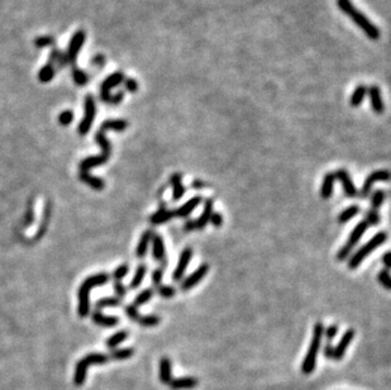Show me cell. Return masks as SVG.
Masks as SVG:
<instances>
[{
  "label": "cell",
  "instance_id": "cell-25",
  "mask_svg": "<svg viewBox=\"0 0 391 390\" xmlns=\"http://www.w3.org/2000/svg\"><path fill=\"white\" fill-rule=\"evenodd\" d=\"M79 179L81 180L82 182H85V184L89 185L91 189L97 190V191L103 190L105 186L104 180L100 179V177H97V176H92V175H90L89 172H80Z\"/></svg>",
  "mask_w": 391,
  "mask_h": 390
},
{
  "label": "cell",
  "instance_id": "cell-20",
  "mask_svg": "<svg viewBox=\"0 0 391 390\" xmlns=\"http://www.w3.org/2000/svg\"><path fill=\"white\" fill-rule=\"evenodd\" d=\"M160 380L165 385H170L172 380V362L168 357H162L160 361Z\"/></svg>",
  "mask_w": 391,
  "mask_h": 390
},
{
  "label": "cell",
  "instance_id": "cell-8",
  "mask_svg": "<svg viewBox=\"0 0 391 390\" xmlns=\"http://www.w3.org/2000/svg\"><path fill=\"white\" fill-rule=\"evenodd\" d=\"M84 108V118L80 122L79 128H77V132H79L80 136H85L90 132L92 122L95 119V114H96V103H95V99L91 94H87L86 98H85Z\"/></svg>",
  "mask_w": 391,
  "mask_h": 390
},
{
  "label": "cell",
  "instance_id": "cell-45",
  "mask_svg": "<svg viewBox=\"0 0 391 390\" xmlns=\"http://www.w3.org/2000/svg\"><path fill=\"white\" fill-rule=\"evenodd\" d=\"M124 312H126V314L128 316V318H131L132 321L134 322L138 321V318L141 317L138 309H137V307H134L133 304H128V306L124 307Z\"/></svg>",
  "mask_w": 391,
  "mask_h": 390
},
{
  "label": "cell",
  "instance_id": "cell-10",
  "mask_svg": "<svg viewBox=\"0 0 391 390\" xmlns=\"http://www.w3.org/2000/svg\"><path fill=\"white\" fill-rule=\"evenodd\" d=\"M124 81V74L122 71H117L114 74H112L111 76L107 77V79L103 81L102 86H100V99L104 103H109L111 102V90L114 89L116 86H118L119 84Z\"/></svg>",
  "mask_w": 391,
  "mask_h": 390
},
{
  "label": "cell",
  "instance_id": "cell-41",
  "mask_svg": "<svg viewBox=\"0 0 391 390\" xmlns=\"http://www.w3.org/2000/svg\"><path fill=\"white\" fill-rule=\"evenodd\" d=\"M173 186V190H172V201L173 202H177L180 201V199L182 198L185 195V191H186V189H185V186L182 185V182H177V184L172 185Z\"/></svg>",
  "mask_w": 391,
  "mask_h": 390
},
{
  "label": "cell",
  "instance_id": "cell-39",
  "mask_svg": "<svg viewBox=\"0 0 391 390\" xmlns=\"http://www.w3.org/2000/svg\"><path fill=\"white\" fill-rule=\"evenodd\" d=\"M128 272H129V266L128 265L123 264L114 270L113 274H112V277L114 279V281H122V280H123L124 277L127 276V274H128Z\"/></svg>",
  "mask_w": 391,
  "mask_h": 390
},
{
  "label": "cell",
  "instance_id": "cell-4",
  "mask_svg": "<svg viewBox=\"0 0 391 390\" xmlns=\"http://www.w3.org/2000/svg\"><path fill=\"white\" fill-rule=\"evenodd\" d=\"M323 333H324V326L322 322L315 323L314 330H313V338L310 341L309 348L307 351V355L304 357V361L302 364V371L303 374L310 375L315 369L317 365V357L318 352L321 350L322 341H323Z\"/></svg>",
  "mask_w": 391,
  "mask_h": 390
},
{
  "label": "cell",
  "instance_id": "cell-9",
  "mask_svg": "<svg viewBox=\"0 0 391 390\" xmlns=\"http://www.w3.org/2000/svg\"><path fill=\"white\" fill-rule=\"evenodd\" d=\"M85 40H86V33H85L84 29H79L74 33L72 38L70 41V45H68L67 51L65 52V58L67 65H75L77 60V56H79L80 50L84 46Z\"/></svg>",
  "mask_w": 391,
  "mask_h": 390
},
{
  "label": "cell",
  "instance_id": "cell-16",
  "mask_svg": "<svg viewBox=\"0 0 391 390\" xmlns=\"http://www.w3.org/2000/svg\"><path fill=\"white\" fill-rule=\"evenodd\" d=\"M202 202H203L202 197H200V195H195V197H192L191 199H189L186 203L182 204L181 207H179V208L176 209L175 217H179V218H186V217H189L190 214H191L192 212L199 207V204L202 203Z\"/></svg>",
  "mask_w": 391,
  "mask_h": 390
},
{
  "label": "cell",
  "instance_id": "cell-55",
  "mask_svg": "<svg viewBox=\"0 0 391 390\" xmlns=\"http://www.w3.org/2000/svg\"><path fill=\"white\" fill-rule=\"evenodd\" d=\"M197 228V224H195L194 219H189V221L185 223V230L186 231H194Z\"/></svg>",
  "mask_w": 391,
  "mask_h": 390
},
{
  "label": "cell",
  "instance_id": "cell-11",
  "mask_svg": "<svg viewBox=\"0 0 391 390\" xmlns=\"http://www.w3.org/2000/svg\"><path fill=\"white\" fill-rule=\"evenodd\" d=\"M390 180V172L388 170H377V171H373L372 174H370L366 179L365 184H363L362 190H361V195L362 198H366L371 194V189H372V185L376 181H383L387 182Z\"/></svg>",
  "mask_w": 391,
  "mask_h": 390
},
{
  "label": "cell",
  "instance_id": "cell-46",
  "mask_svg": "<svg viewBox=\"0 0 391 390\" xmlns=\"http://www.w3.org/2000/svg\"><path fill=\"white\" fill-rule=\"evenodd\" d=\"M337 333H338V326H337V324H332L328 328H324L323 336L328 340V342H331V341L336 337Z\"/></svg>",
  "mask_w": 391,
  "mask_h": 390
},
{
  "label": "cell",
  "instance_id": "cell-56",
  "mask_svg": "<svg viewBox=\"0 0 391 390\" xmlns=\"http://www.w3.org/2000/svg\"><path fill=\"white\" fill-rule=\"evenodd\" d=\"M192 187H194V189H204L205 184L204 182L199 181V180H195L194 184H192Z\"/></svg>",
  "mask_w": 391,
  "mask_h": 390
},
{
  "label": "cell",
  "instance_id": "cell-50",
  "mask_svg": "<svg viewBox=\"0 0 391 390\" xmlns=\"http://www.w3.org/2000/svg\"><path fill=\"white\" fill-rule=\"evenodd\" d=\"M124 86L128 90L129 92H136L138 90V84H137L136 80L133 79H126L124 80Z\"/></svg>",
  "mask_w": 391,
  "mask_h": 390
},
{
  "label": "cell",
  "instance_id": "cell-14",
  "mask_svg": "<svg viewBox=\"0 0 391 390\" xmlns=\"http://www.w3.org/2000/svg\"><path fill=\"white\" fill-rule=\"evenodd\" d=\"M354 330L353 328H349V330H347L346 332H344V335L342 336V338L339 340V342L337 343V346L334 347L333 350V359L334 361H341L342 359H343V356L344 353H346L347 348H348V346L351 345V342L353 341L354 338Z\"/></svg>",
  "mask_w": 391,
  "mask_h": 390
},
{
  "label": "cell",
  "instance_id": "cell-3",
  "mask_svg": "<svg viewBox=\"0 0 391 390\" xmlns=\"http://www.w3.org/2000/svg\"><path fill=\"white\" fill-rule=\"evenodd\" d=\"M111 276L105 272H100V274H95L89 276L84 280L79 289V307H77V313L81 318L87 317L90 313V292L94 287L104 285L109 281Z\"/></svg>",
  "mask_w": 391,
  "mask_h": 390
},
{
  "label": "cell",
  "instance_id": "cell-52",
  "mask_svg": "<svg viewBox=\"0 0 391 390\" xmlns=\"http://www.w3.org/2000/svg\"><path fill=\"white\" fill-rule=\"evenodd\" d=\"M123 96H124V92L123 91L117 92V94L112 95V96H111V102H109V103L114 104V106H116V104H119L122 101H123Z\"/></svg>",
  "mask_w": 391,
  "mask_h": 390
},
{
  "label": "cell",
  "instance_id": "cell-47",
  "mask_svg": "<svg viewBox=\"0 0 391 390\" xmlns=\"http://www.w3.org/2000/svg\"><path fill=\"white\" fill-rule=\"evenodd\" d=\"M209 222L213 224V226L216 227V228H219V227L223 224V216H222L219 212H213L212 216H210Z\"/></svg>",
  "mask_w": 391,
  "mask_h": 390
},
{
  "label": "cell",
  "instance_id": "cell-1",
  "mask_svg": "<svg viewBox=\"0 0 391 390\" xmlns=\"http://www.w3.org/2000/svg\"><path fill=\"white\" fill-rule=\"evenodd\" d=\"M128 127L124 119H108V121H104L100 126L99 131L95 135V141L97 142V145L102 147V155L99 156H91V157H87L85 160H82L80 162V172H89L90 169L92 167L100 166V165L105 164L107 161L111 157L112 152V145L111 141L105 137V132L107 131H117V132H122Z\"/></svg>",
  "mask_w": 391,
  "mask_h": 390
},
{
  "label": "cell",
  "instance_id": "cell-15",
  "mask_svg": "<svg viewBox=\"0 0 391 390\" xmlns=\"http://www.w3.org/2000/svg\"><path fill=\"white\" fill-rule=\"evenodd\" d=\"M208 271H209V266H208L207 264L200 265V266L198 267L191 275H189V276L182 281L181 289L184 290V291H189V290H191L192 287L197 286V285L204 279L205 275L208 274Z\"/></svg>",
  "mask_w": 391,
  "mask_h": 390
},
{
  "label": "cell",
  "instance_id": "cell-6",
  "mask_svg": "<svg viewBox=\"0 0 391 390\" xmlns=\"http://www.w3.org/2000/svg\"><path fill=\"white\" fill-rule=\"evenodd\" d=\"M387 240V233L386 232H378L371 238L368 242H366L362 247L358 248L356 252L353 253V256H351L348 261V269L349 270H356L361 264L363 262L366 257H367L370 253H372L373 251L377 247H380L381 245L386 242Z\"/></svg>",
  "mask_w": 391,
  "mask_h": 390
},
{
  "label": "cell",
  "instance_id": "cell-18",
  "mask_svg": "<svg viewBox=\"0 0 391 390\" xmlns=\"http://www.w3.org/2000/svg\"><path fill=\"white\" fill-rule=\"evenodd\" d=\"M91 319L95 324L102 327H114L119 323V318L116 316H105L102 312L95 309L91 314Z\"/></svg>",
  "mask_w": 391,
  "mask_h": 390
},
{
  "label": "cell",
  "instance_id": "cell-42",
  "mask_svg": "<svg viewBox=\"0 0 391 390\" xmlns=\"http://www.w3.org/2000/svg\"><path fill=\"white\" fill-rule=\"evenodd\" d=\"M378 282H380L381 285H382L383 287H385L386 290H390L391 289V281H390V272H388V270H382V271L378 274V277H377Z\"/></svg>",
  "mask_w": 391,
  "mask_h": 390
},
{
  "label": "cell",
  "instance_id": "cell-43",
  "mask_svg": "<svg viewBox=\"0 0 391 390\" xmlns=\"http://www.w3.org/2000/svg\"><path fill=\"white\" fill-rule=\"evenodd\" d=\"M74 121V112L72 111H63L62 113L58 116V122H60L61 126L66 127Z\"/></svg>",
  "mask_w": 391,
  "mask_h": 390
},
{
  "label": "cell",
  "instance_id": "cell-36",
  "mask_svg": "<svg viewBox=\"0 0 391 390\" xmlns=\"http://www.w3.org/2000/svg\"><path fill=\"white\" fill-rule=\"evenodd\" d=\"M385 201H386V191H383V190H376V191L372 194V199H371V206H372V209H376V211H377V209L382 206Z\"/></svg>",
  "mask_w": 391,
  "mask_h": 390
},
{
  "label": "cell",
  "instance_id": "cell-53",
  "mask_svg": "<svg viewBox=\"0 0 391 390\" xmlns=\"http://www.w3.org/2000/svg\"><path fill=\"white\" fill-rule=\"evenodd\" d=\"M171 185H175L177 182H182V175L181 174H173L170 179Z\"/></svg>",
  "mask_w": 391,
  "mask_h": 390
},
{
  "label": "cell",
  "instance_id": "cell-2",
  "mask_svg": "<svg viewBox=\"0 0 391 390\" xmlns=\"http://www.w3.org/2000/svg\"><path fill=\"white\" fill-rule=\"evenodd\" d=\"M337 6H338V8L341 9L344 14H347L354 23L357 24V26L365 32V35L367 36L370 40H380V29H378L362 12L358 11V9L353 6L351 0H337Z\"/></svg>",
  "mask_w": 391,
  "mask_h": 390
},
{
  "label": "cell",
  "instance_id": "cell-17",
  "mask_svg": "<svg viewBox=\"0 0 391 390\" xmlns=\"http://www.w3.org/2000/svg\"><path fill=\"white\" fill-rule=\"evenodd\" d=\"M367 92L368 95H370L371 106H372L373 111H375L377 114L383 113V112H385V106H383L382 95H381L380 87L373 85V86H371L370 89H367Z\"/></svg>",
  "mask_w": 391,
  "mask_h": 390
},
{
  "label": "cell",
  "instance_id": "cell-24",
  "mask_svg": "<svg viewBox=\"0 0 391 390\" xmlns=\"http://www.w3.org/2000/svg\"><path fill=\"white\" fill-rule=\"evenodd\" d=\"M334 182H336V176H334V172H328V174L324 176L323 184L321 187V197L323 199H329L333 194L334 190Z\"/></svg>",
  "mask_w": 391,
  "mask_h": 390
},
{
  "label": "cell",
  "instance_id": "cell-35",
  "mask_svg": "<svg viewBox=\"0 0 391 390\" xmlns=\"http://www.w3.org/2000/svg\"><path fill=\"white\" fill-rule=\"evenodd\" d=\"M152 297H153V290L152 289L143 290V291H141L138 296L136 297V299H134V302H133V306L139 307V306H142V304L147 303V302L151 301V298H152Z\"/></svg>",
  "mask_w": 391,
  "mask_h": 390
},
{
  "label": "cell",
  "instance_id": "cell-12",
  "mask_svg": "<svg viewBox=\"0 0 391 390\" xmlns=\"http://www.w3.org/2000/svg\"><path fill=\"white\" fill-rule=\"evenodd\" d=\"M191 258H192V248L186 247L184 251H182L181 255H180L177 266H176L175 271H173V275H172L173 281L179 282L180 280L184 277L185 272H186V269L189 267L190 261H191Z\"/></svg>",
  "mask_w": 391,
  "mask_h": 390
},
{
  "label": "cell",
  "instance_id": "cell-19",
  "mask_svg": "<svg viewBox=\"0 0 391 390\" xmlns=\"http://www.w3.org/2000/svg\"><path fill=\"white\" fill-rule=\"evenodd\" d=\"M153 231L152 230H147L146 231L143 235L141 236V238H139L138 241V245H137V248H136V255L138 258H143L146 256V253H147L148 251V246H150V242L152 241V237H153Z\"/></svg>",
  "mask_w": 391,
  "mask_h": 390
},
{
  "label": "cell",
  "instance_id": "cell-26",
  "mask_svg": "<svg viewBox=\"0 0 391 390\" xmlns=\"http://www.w3.org/2000/svg\"><path fill=\"white\" fill-rule=\"evenodd\" d=\"M173 217H175V211H168L166 208H161L160 211H157L150 217V222L152 224H162L171 221Z\"/></svg>",
  "mask_w": 391,
  "mask_h": 390
},
{
  "label": "cell",
  "instance_id": "cell-28",
  "mask_svg": "<svg viewBox=\"0 0 391 390\" xmlns=\"http://www.w3.org/2000/svg\"><path fill=\"white\" fill-rule=\"evenodd\" d=\"M56 72H57V70H56L55 63H52L51 61H47V63L40 70L38 79H40L41 82H50L51 80L55 77Z\"/></svg>",
  "mask_w": 391,
  "mask_h": 390
},
{
  "label": "cell",
  "instance_id": "cell-44",
  "mask_svg": "<svg viewBox=\"0 0 391 390\" xmlns=\"http://www.w3.org/2000/svg\"><path fill=\"white\" fill-rule=\"evenodd\" d=\"M380 221H381V217L376 209H370V211L367 212V218H366V222L368 223V226H370V224L371 226H376V224L380 223Z\"/></svg>",
  "mask_w": 391,
  "mask_h": 390
},
{
  "label": "cell",
  "instance_id": "cell-27",
  "mask_svg": "<svg viewBox=\"0 0 391 390\" xmlns=\"http://www.w3.org/2000/svg\"><path fill=\"white\" fill-rule=\"evenodd\" d=\"M134 355L133 347H126V348H114L111 351L109 360H114V361H124V360L131 359Z\"/></svg>",
  "mask_w": 391,
  "mask_h": 390
},
{
  "label": "cell",
  "instance_id": "cell-38",
  "mask_svg": "<svg viewBox=\"0 0 391 390\" xmlns=\"http://www.w3.org/2000/svg\"><path fill=\"white\" fill-rule=\"evenodd\" d=\"M55 45V37L53 36H41L34 40V46L38 48L50 47Z\"/></svg>",
  "mask_w": 391,
  "mask_h": 390
},
{
  "label": "cell",
  "instance_id": "cell-37",
  "mask_svg": "<svg viewBox=\"0 0 391 390\" xmlns=\"http://www.w3.org/2000/svg\"><path fill=\"white\" fill-rule=\"evenodd\" d=\"M137 322L143 327H153V326H157L160 323V317L153 316V314L152 316H141Z\"/></svg>",
  "mask_w": 391,
  "mask_h": 390
},
{
  "label": "cell",
  "instance_id": "cell-49",
  "mask_svg": "<svg viewBox=\"0 0 391 390\" xmlns=\"http://www.w3.org/2000/svg\"><path fill=\"white\" fill-rule=\"evenodd\" d=\"M113 287H114V291H116V294H117V297H118V298L122 299V297L126 296L127 289H126V287H124V285L122 284V281H114Z\"/></svg>",
  "mask_w": 391,
  "mask_h": 390
},
{
  "label": "cell",
  "instance_id": "cell-31",
  "mask_svg": "<svg viewBox=\"0 0 391 390\" xmlns=\"http://www.w3.org/2000/svg\"><path fill=\"white\" fill-rule=\"evenodd\" d=\"M122 306V299L118 297H103L95 304V309L100 311L103 308H108V307H118Z\"/></svg>",
  "mask_w": 391,
  "mask_h": 390
},
{
  "label": "cell",
  "instance_id": "cell-13",
  "mask_svg": "<svg viewBox=\"0 0 391 390\" xmlns=\"http://www.w3.org/2000/svg\"><path fill=\"white\" fill-rule=\"evenodd\" d=\"M334 176H336L337 180H339L343 186L344 194L348 197V198H356L358 195V190L357 187L354 186V182L352 181L351 176H349L348 171L344 169H339L334 172Z\"/></svg>",
  "mask_w": 391,
  "mask_h": 390
},
{
  "label": "cell",
  "instance_id": "cell-40",
  "mask_svg": "<svg viewBox=\"0 0 391 390\" xmlns=\"http://www.w3.org/2000/svg\"><path fill=\"white\" fill-rule=\"evenodd\" d=\"M157 292L163 298H172L176 294V290L175 287L170 286V285H160V286H157Z\"/></svg>",
  "mask_w": 391,
  "mask_h": 390
},
{
  "label": "cell",
  "instance_id": "cell-51",
  "mask_svg": "<svg viewBox=\"0 0 391 390\" xmlns=\"http://www.w3.org/2000/svg\"><path fill=\"white\" fill-rule=\"evenodd\" d=\"M333 350L334 347L331 345V342H327L326 346H324V356H326L328 360L333 359Z\"/></svg>",
  "mask_w": 391,
  "mask_h": 390
},
{
  "label": "cell",
  "instance_id": "cell-29",
  "mask_svg": "<svg viewBox=\"0 0 391 390\" xmlns=\"http://www.w3.org/2000/svg\"><path fill=\"white\" fill-rule=\"evenodd\" d=\"M127 338H128V332H127V331H123V330L118 331V332L112 335L108 340L105 341V346L112 351L116 347H118L121 343H123Z\"/></svg>",
  "mask_w": 391,
  "mask_h": 390
},
{
  "label": "cell",
  "instance_id": "cell-23",
  "mask_svg": "<svg viewBox=\"0 0 391 390\" xmlns=\"http://www.w3.org/2000/svg\"><path fill=\"white\" fill-rule=\"evenodd\" d=\"M152 255L155 261H162L166 255L165 243L161 235H153L152 237Z\"/></svg>",
  "mask_w": 391,
  "mask_h": 390
},
{
  "label": "cell",
  "instance_id": "cell-21",
  "mask_svg": "<svg viewBox=\"0 0 391 390\" xmlns=\"http://www.w3.org/2000/svg\"><path fill=\"white\" fill-rule=\"evenodd\" d=\"M213 213V201L212 199H207L204 202V209H203L202 214L198 217V219L195 221V224H197L198 230H204L207 224L209 223L210 216Z\"/></svg>",
  "mask_w": 391,
  "mask_h": 390
},
{
  "label": "cell",
  "instance_id": "cell-33",
  "mask_svg": "<svg viewBox=\"0 0 391 390\" xmlns=\"http://www.w3.org/2000/svg\"><path fill=\"white\" fill-rule=\"evenodd\" d=\"M358 212H360V207L353 204V206L348 207V208L344 209L341 214L338 216V222L339 223H346V222L351 221L352 218L357 216Z\"/></svg>",
  "mask_w": 391,
  "mask_h": 390
},
{
  "label": "cell",
  "instance_id": "cell-22",
  "mask_svg": "<svg viewBox=\"0 0 391 390\" xmlns=\"http://www.w3.org/2000/svg\"><path fill=\"white\" fill-rule=\"evenodd\" d=\"M198 385V379L192 376H185V377H177V379H172L170 382V386L172 390H187L194 389Z\"/></svg>",
  "mask_w": 391,
  "mask_h": 390
},
{
  "label": "cell",
  "instance_id": "cell-7",
  "mask_svg": "<svg viewBox=\"0 0 391 390\" xmlns=\"http://www.w3.org/2000/svg\"><path fill=\"white\" fill-rule=\"evenodd\" d=\"M367 228H368V223L366 221H361L357 226L354 227L353 231H352L351 235H349L348 240H347V242L344 243L343 247H342L341 250L338 251V253H337V260H338V261H344V260H347V258L349 257L352 250L354 248V246L357 245L358 241L362 238V236L365 235Z\"/></svg>",
  "mask_w": 391,
  "mask_h": 390
},
{
  "label": "cell",
  "instance_id": "cell-5",
  "mask_svg": "<svg viewBox=\"0 0 391 390\" xmlns=\"http://www.w3.org/2000/svg\"><path fill=\"white\" fill-rule=\"evenodd\" d=\"M109 361H111V360H109V356L102 352H92L84 356L76 364V367H75L74 384L76 385V386H81V385L85 384L87 370H89V367L91 366V365H104Z\"/></svg>",
  "mask_w": 391,
  "mask_h": 390
},
{
  "label": "cell",
  "instance_id": "cell-32",
  "mask_svg": "<svg viewBox=\"0 0 391 390\" xmlns=\"http://www.w3.org/2000/svg\"><path fill=\"white\" fill-rule=\"evenodd\" d=\"M146 271H147V267H146V265H139L138 267H137L136 272H134V276L133 279H132L131 284H129V287H131L132 290H136L138 289L139 286H141L142 281H143V279H145L146 276Z\"/></svg>",
  "mask_w": 391,
  "mask_h": 390
},
{
  "label": "cell",
  "instance_id": "cell-48",
  "mask_svg": "<svg viewBox=\"0 0 391 390\" xmlns=\"http://www.w3.org/2000/svg\"><path fill=\"white\" fill-rule=\"evenodd\" d=\"M162 277H163V269L162 267H158V269H156L152 274L153 285H156V286H160L161 282H162Z\"/></svg>",
  "mask_w": 391,
  "mask_h": 390
},
{
  "label": "cell",
  "instance_id": "cell-54",
  "mask_svg": "<svg viewBox=\"0 0 391 390\" xmlns=\"http://www.w3.org/2000/svg\"><path fill=\"white\" fill-rule=\"evenodd\" d=\"M391 257H390V252H386L385 255H383V258H382V261L383 264H385L386 266V270H388L391 267Z\"/></svg>",
  "mask_w": 391,
  "mask_h": 390
},
{
  "label": "cell",
  "instance_id": "cell-34",
  "mask_svg": "<svg viewBox=\"0 0 391 390\" xmlns=\"http://www.w3.org/2000/svg\"><path fill=\"white\" fill-rule=\"evenodd\" d=\"M72 77H74V81L76 82V85L79 86H85L89 81V76L86 75V72H84L82 70H80L76 66V63L72 65Z\"/></svg>",
  "mask_w": 391,
  "mask_h": 390
},
{
  "label": "cell",
  "instance_id": "cell-30",
  "mask_svg": "<svg viewBox=\"0 0 391 390\" xmlns=\"http://www.w3.org/2000/svg\"><path fill=\"white\" fill-rule=\"evenodd\" d=\"M367 95V87L365 86V85H358L357 87H356V90H354L353 95L351 96V101H349V103H351L352 107H360L361 103H362L363 101H365V96Z\"/></svg>",
  "mask_w": 391,
  "mask_h": 390
}]
</instances>
